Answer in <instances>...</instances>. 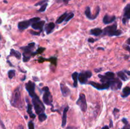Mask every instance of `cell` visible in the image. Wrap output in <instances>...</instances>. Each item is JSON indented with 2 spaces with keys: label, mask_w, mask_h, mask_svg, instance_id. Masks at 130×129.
Returning a JSON list of instances; mask_svg holds the SVG:
<instances>
[{
  "label": "cell",
  "mask_w": 130,
  "mask_h": 129,
  "mask_svg": "<svg viewBox=\"0 0 130 129\" xmlns=\"http://www.w3.org/2000/svg\"><path fill=\"white\" fill-rule=\"evenodd\" d=\"M102 49V50H104V48H100V47H98V49Z\"/></svg>",
  "instance_id": "obj_48"
},
{
  "label": "cell",
  "mask_w": 130,
  "mask_h": 129,
  "mask_svg": "<svg viewBox=\"0 0 130 129\" xmlns=\"http://www.w3.org/2000/svg\"><path fill=\"white\" fill-rule=\"evenodd\" d=\"M102 129H109V127H108V126H104V127H102Z\"/></svg>",
  "instance_id": "obj_45"
},
{
  "label": "cell",
  "mask_w": 130,
  "mask_h": 129,
  "mask_svg": "<svg viewBox=\"0 0 130 129\" xmlns=\"http://www.w3.org/2000/svg\"><path fill=\"white\" fill-rule=\"evenodd\" d=\"M45 50V47H40V48H38V49H37L36 52L33 53V56L36 55V54H41V53H43Z\"/></svg>",
  "instance_id": "obj_29"
},
{
  "label": "cell",
  "mask_w": 130,
  "mask_h": 129,
  "mask_svg": "<svg viewBox=\"0 0 130 129\" xmlns=\"http://www.w3.org/2000/svg\"><path fill=\"white\" fill-rule=\"evenodd\" d=\"M123 71L125 72V74H126L127 75L130 76V71H129V70H123Z\"/></svg>",
  "instance_id": "obj_39"
},
{
  "label": "cell",
  "mask_w": 130,
  "mask_h": 129,
  "mask_svg": "<svg viewBox=\"0 0 130 129\" xmlns=\"http://www.w3.org/2000/svg\"><path fill=\"white\" fill-rule=\"evenodd\" d=\"M45 61H49L53 65H55V66L57 65V58L55 57H51L49 59H45Z\"/></svg>",
  "instance_id": "obj_27"
},
{
  "label": "cell",
  "mask_w": 130,
  "mask_h": 129,
  "mask_svg": "<svg viewBox=\"0 0 130 129\" xmlns=\"http://www.w3.org/2000/svg\"><path fill=\"white\" fill-rule=\"evenodd\" d=\"M1 23H2V20H1V19L0 18V25L1 24Z\"/></svg>",
  "instance_id": "obj_49"
},
{
  "label": "cell",
  "mask_w": 130,
  "mask_h": 129,
  "mask_svg": "<svg viewBox=\"0 0 130 129\" xmlns=\"http://www.w3.org/2000/svg\"><path fill=\"white\" fill-rule=\"evenodd\" d=\"M74 17V14L73 13H69L67 15V18H66L65 20V22H69V21L70 20H71Z\"/></svg>",
  "instance_id": "obj_31"
},
{
  "label": "cell",
  "mask_w": 130,
  "mask_h": 129,
  "mask_svg": "<svg viewBox=\"0 0 130 129\" xmlns=\"http://www.w3.org/2000/svg\"><path fill=\"white\" fill-rule=\"evenodd\" d=\"M10 56H15L16 58H17L18 60H20L21 58V54L18 51H16V50H14V49H11L10 50Z\"/></svg>",
  "instance_id": "obj_23"
},
{
  "label": "cell",
  "mask_w": 130,
  "mask_h": 129,
  "mask_svg": "<svg viewBox=\"0 0 130 129\" xmlns=\"http://www.w3.org/2000/svg\"><path fill=\"white\" fill-rule=\"evenodd\" d=\"M55 27V25L54 23L51 22L49 23H48L45 27V30L46 32V34H50V33L53 32V30H54V28Z\"/></svg>",
  "instance_id": "obj_16"
},
{
  "label": "cell",
  "mask_w": 130,
  "mask_h": 129,
  "mask_svg": "<svg viewBox=\"0 0 130 129\" xmlns=\"http://www.w3.org/2000/svg\"><path fill=\"white\" fill-rule=\"evenodd\" d=\"M24 79H25V76H24V78H23L22 79V80H24Z\"/></svg>",
  "instance_id": "obj_47"
},
{
  "label": "cell",
  "mask_w": 130,
  "mask_h": 129,
  "mask_svg": "<svg viewBox=\"0 0 130 129\" xmlns=\"http://www.w3.org/2000/svg\"><path fill=\"white\" fill-rule=\"evenodd\" d=\"M34 47H35V43L34 42H31V43L29 44L28 46H27L21 47L20 49H22L23 51H24V52L30 53V52H32V49H33Z\"/></svg>",
  "instance_id": "obj_15"
},
{
  "label": "cell",
  "mask_w": 130,
  "mask_h": 129,
  "mask_svg": "<svg viewBox=\"0 0 130 129\" xmlns=\"http://www.w3.org/2000/svg\"><path fill=\"white\" fill-rule=\"evenodd\" d=\"M29 129H34V125L32 121H29L28 123Z\"/></svg>",
  "instance_id": "obj_33"
},
{
  "label": "cell",
  "mask_w": 130,
  "mask_h": 129,
  "mask_svg": "<svg viewBox=\"0 0 130 129\" xmlns=\"http://www.w3.org/2000/svg\"><path fill=\"white\" fill-rule=\"evenodd\" d=\"M47 6H48V3H45L44 5H43L41 6L40 9H39V11H40V12H44V11L46 10V9Z\"/></svg>",
  "instance_id": "obj_30"
},
{
  "label": "cell",
  "mask_w": 130,
  "mask_h": 129,
  "mask_svg": "<svg viewBox=\"0 0 130 129\" xmlns=\"http://www.w3.org/2000/svg\"><path fill=\"white\" fill-rule=\"evenodd\" d=\"M4 2H5V3H7V1H4Z\"/></svg>",
  "instance_id": "obj_50"
},
{
  "label": "cell",
  "mask_w": 130,
  "mask_h": 129,
  "mask_svg": "<svg viewBox=\"0 0 130 129\" xmlns=\"http://www.w3.org/2000/svg\"><path fill=\"white\" fill-rule=\"evenodd\" d=\"M112 127H113V123H112V120H110V127L112 128Z\"/></svg>",
  "instance_id": "obj_42"
},
{
  "label": "cell",
  "mask_w": 130,
  "mask_h": 129,
  "mask_svg": "<svg viewBox=\"0 0 130 129\" xmlns=\"http://www.w3.org/2000/svg\"><path fill=\"white\" fill-rule=\"evenodd\" d=\"M45 24V21L44 20H40L36 22H34L31 24L32 28L34 30H38L40 31H42L44 25Z\"/></svg>",
  "instance_id": "obj_12"
},
{
  "label": "cell",
  "mask_w": 130,
  "mask_h": 129,
  "mask_svg": "<svg viewBox=\"0 0 130 129\" xmlns=\"http://www.w3.org/2000/svg\"><path fill=\"white\" fill-rule=\"evenodd\" d=\"M48 1V0H42V1H41L37 3L35 5V6H40V5L42 6L43 5L46 3H47Z\"/></svg>",
  "instance_id": "obj_32"
},
{
  "label": "cell",
  "mask_w": 130,
  "mask_h": 129,
  "mask_svg": "<svg viewBox=\"0 0 130 129\" xmlns=\"http://www.w3.org/2000/svg\"><path fill=\"white\" fill-rule=\"evenodd\" d=\"M0 57H1V55H0Z\"/></svg>",
  "instance_id": "obj_52"
},
{
  "label": "cell",
  "mask_w": 130,
  "mask_h": 129,
  "mask_svg": "<svg viewBox=\"0 0 130 129\" xmlns=\"http://www.w3.org/2000/svg\"><path fill=\"white\" fill-rule=\"evenodd\" d=\"M69 110V107L67 106L66 108H65L64 112H63V116H62V127H65L67 123V111Z\"/></svg>",
  "instance_id": "obj_17"
},
{
  "label": "cell",
  "mask_w": 130,
  "mask_h": 129,
  "mask_svg": "<svg viewBox=\"0 0 130 129\" xmlns=\"http://www.w3.org/2000/svg\"><path fill=\"white\" fill-rule=\"evenodd\" d=\"M77 129L76 128H75V127H67V129Z\"/></svg>",
  "instance_id": "obj_46"
},
{
  "label": "cell",
  "mask_w": 130,
  "mask_h": 129,
  "mask_svg": "<svg viewBox=\"0 0 130 129\" xmlns=\"http://www.w3.org/2000/svg\"><path fill=\"white\" fill-rule=\"evenodd\" d=\"M117 25L116 23L107 26L104 28L102 32L104 36H109L110 37L112 36H119L122 34V31L117 29Z\"/></svg>",
  "instance_id": "obj_2"
},
{
  "label": "cell",
  "mask_w": 130,
  "mask_h": 129,
  "mask_svg": "<svg viewBox=\"0 0 130 129\" xmlns=\"http://www.w3.org/2000/svg\"><path fill=\"white\" fill-rule=\"evenodd\" d=\"M68 14H69V13H68L67 12H65V13H64L63 15L60 16V17H59V18L57 19V21H56V23H58V24H60L61 23H62L64 21H65V18H67V17Z\"/></svg>",
  "instance_id": "obj_25"
},
{
  "label": "cell",
  "mask_w": 130,
  "mask_h": 129,
  "mask_svg": "<svg viewBox=\"0 0 130 129\" xmlns=\"http://www.w3.org/2000/svg\"><path fill=\"white\" fill-rule=\"evenodd\" d=\"M89 84L95 87V89H98V90H104V89H108L109 88V85L107 83H104L102 84L98 83L95 82H89Z\"/></svg>",
  "instance_id": "obj_11"
},
{
  "label": "cell",
  "mask_w": 130,
  "mask_h": 129,
  "mask_svg": "<svg viewBox=\"0 0 130 129\" xmlns=\"http://www.w3.org/2000/svg\"><path fill=\"white\" fill-rule=\"evenodd\" d=\"M117 75L118 76L119 78H121L123 81H126L129 79V77L127 76L126 74H125L124 71H119V72H117Z\"/></svg>",
  "instance_id": "obj_18"
},
{
  "label": "cell",
  "mask_w": 130,
  "mask_h": 129,
  "mask_svg": "<svg viewBox=\"0 0 130 129\" xmlns=\"http://www.w3.org/2000/svg\"><path fill=\"white\" fill-rule=\"evenodd\" d=\"M76 104L80 107L81 111L83 112H86L87 110V102L86 99V96L83 93L79 94V98L77 99Z\"/></svg>",
  "instance_id": "obj_7"
},
{
  "label": "cell",
  "mask_w": 130,
  "mask_h": 129,
  "mask_svg": "<svg viewBox=\"0 0 130 129\" xmlns=\"http://www.w3.org/2000/svg\"><path fill=\"white\" fill-rule=\"evenodd\" d=\"M25 89L28 92L29 94L31 97L34 96L36 94L35 93V83L31 81H29L27 83L25 84Z\"/></svg>",
  "instance_id": "obj_10"
},
{
  "label": "cell",
  "mask_w": 130,
  "mask_h": 129,
  "mask_svg": "<svg viewBox=\"0 0 130 129\" xmlns=\"http://www.w3.org/2000/svg\"><path fill=\"white\" fill-rule=\"evenodd\" d=\"M106 83H107L112 90H114V91H117L118 89H121V87H122V82L119 78H114L113 79L107 81Z\"/></svg>",
  "instance_id": "obj_6"
},
{
  "label": "cell",
  "mask_w": 130,
  "mask_h": 129,
  "mask_svg": "<svg viewBox=\"0 0 130 129\" xmlns=\"http://www.w3.org/2000/svg\"><path fill=\"white\" fill-rule=\"evenodd\" d=\"M95 41H96V40L94 39H93V38H89L88 40V41L89 42H90V43H93V42H94Z\"/></svg>",
  "instance_id": "obj_37"
},
{
  "label": "cell",
  "mask_w": 130,
  "mask_h": 129,
  "mask_svg": "<svg viewBox=\"0 0 130 129\" xmlns=\"http://www.w3.org/2000/svg\"><path fill=\"white\" fill-rule=\"evenodd\" d=\"M130 20V3L128 4L125 6L123 11V17L122 19L123 24H126V23Z\"/></svg>",
  "instance_id": "obj_9"
},
{
  "label": "cell",
  "mask_w": 130,
  "mask_h": 129,
  "mask_svg": "<svg viewBox=\"0 0 130 129\" xmlns=\"http://www.w3.org/2000/svg\"><path fill=\"white\" fill-rule=\"evenodd\" d=\"M24 129V127H23L22 125H20L19 127H18V129Z\"/></svg>",
  "instance_id": "obj_44"
},
{
  "label": "cell",
  "mask_w": 130,
  "mask_h": 129,
  "mask_svg": "<svg viewBox=\"0 0 130 129\" xmlns=\"http://www.w3.org/2000/svg\"><path fill=\"white\" fill-rule=\"evenodd\" d=\"M85 15H86V17L88 18H89L90 20H95L94 17L93 16L92 14H91V13L90 7L87 6L86 8V9H85Z\"/></svg>",
  "instance_id": "obj_22"
},
{
  "label": "cell",
  "mask_w": 130,
  "mask_h": 129,
  "mask_svg": "<svg viewBox=\"0 0 130 129\" xmlns=\"http://www.w3.org/2000/svg\"><path fill=\"white\" fill-rule=\"evenodd\" d=\"M26 100L27 102V111L28 114L29 115V116H30L31 118H35L36 115H35L32 111V105L29 102L27 98H26Z\"/></svg>",
  "instance_id": "obj_19"
},
{
  "label": "cell",
  "mask_w": 130,
  "mask_h": 129,
  "mask_svg": "<svg viewBox=\"0 0 130 129\" xmlns=\"http://www.w3.org/2000/svg\"><path fill=\"white\" fill-rule=\"evenodd\" d=\"M130 95V87L127 86L125 87L124 89H123L122 91V94H121V96L123 98H126L127 97H128Z\"/></svg>",
  "instance_id": "obj_20"
},
{
  "label": "cell",
  "mask_w": 130,
  "mask_h": 129,
  "mask_svg": "<svg viewBox=\"0 0 130 129\" xmlns=\"http://www.w3.org/2000/svg\"><path fill=\"white\" fill-rule=\"evenodd\" d=\"M122 121L124 123L125 125H128V124H129L128 121L126 118H123V119H122Z\"/></svg>",
  "instance_id": "obj_35"
},
{
  "label": "cell",
  "mask_w": 130,
  "mask_h": 129,
  "mask_svg": "<svg viewBox=\"0 0 130 129\" xmlns=\"http://www.w3.org/2000/svg\"><path fill=\"white\" fill-rule=\"evenodd\" d=\"M70 1H71V0H63V2H64L65 5H67V4H68V3H69Z\"/></svg>",
  "instance_id": "obj_40"
},
{
  "label": "cell",
  "mask_w": 130,
  "mask_h": 129,
  "mask_svg": "<svg viewBox=\"0 0 130 129\" xmlns=\"http://www.w3.org/2000/svg\"><path fill=\"white\" fill-rule=\"evenodd\" d=\"M123 47H125V49H126L127 51H128L130 53V47L129 46V45H128V44H125V45L123 46Z\"/></svg>",
  "instance_id": "obj_36"
},
{
  "label": "cell",
  "mask_w": 130,
  "mask_h": 129,
  "mask_svg": "<svg viewBox=\"0 0 130 129\" xmlns=\"http://www.w3.org/2000/svg\"><path fill=\"white\" fill-rule=\"evenodd\" d=\"M126 43L128 45H130V37L128 38L126 41Z\"/></svg>",
  "instance_id": "obj_43"
},
{
  "label": "cell",
  "mask_w": 130,
  "mask_h": 129,
  "mask_svg": "<svg viewBox=\"0 0 130 129\" xmlns=\"http://www.w3.org/2000/svg\"><path fill=\"white\" fill-rule=\"evenodd\" d=\"M38 118H39V120L41 122H43L45 120L46 118H47V115H46L45 113H42L40 114L39 115V116H38Z\"/></svg>",
  "instance_id": "obj_26"
},
{
  "label": "cell",
  "mask_w": 130,
  "mask_h": 129,
  "mask_svg": "<svg viewBox=\"0 0 130 129\" xmlns=\"http://www.w3.org/2000/svg\"><path fill=\"white\" fill-rule=\"evenodd\" d=\"M11 104L13 107L22 108V101L21 97V87L19 86L14 90L11 99Z\"/></svg>",
  "instance_id": "obj_1"
},
{
  "label": "cell",
  "mask_w": 130,
  "mask_h": 129,
  "mask_svg": "<svg viewBox=\"0 0 130 129\" xmlns=\"http://www.w3.org/2000/svg\"><path fill=\"white\" fill-rule=\"evenodd\" d=\"M41 31H40V32H34V31H32V30H30V33L31 34H32V35H36V36H38V35H40V33H41Z\"/></svg>",
  "instance_id": "obj_34"
},
{
  "label": "cell",
  "mask_w": 130,
  "mask_h": 129,
  "mask_svg": "<svg viewBox=\"0 0 130 129\" xmlns=\"http://www.w3.org/2000/svg\"><path fill=\"white\" fill-rule=\"evenodd\" d=\"M32 101L33 105H34V110H35L36 114L40 115L42 113H44L45 110V106H44L43 103L41 102V101L40 100L39 97L37 95H35L34 96L32 97Z\"/></svg>",
  "instance_id": "obj_3"
},
{
  "label": "cell",
  "mask_w": 130,
  "mask_h": 129,
  "mask_svg": "<svg viewBox=\"0 0 130 129\" xmlns=\"http://www.w3.org/2000/svg\"><path fill=\"white\" fill-rule=\"evenodd\" d=\"M60 90L62 95L65 97L68 96L69 95L70 93V91L69 89L68 88L67 86L64 83H60Z\"/></svg>",
  "instance_id": "obj_14"
},
{
  "label": "cell",
  "mask_w": 130,
  "mask_h": 129,
  "mask_svg": "<svg viewBox=\"0 0 130 129\" xmlns=\"http://www.w3.org/2000/svg\"><path fill=\"white\" fill-rule=\"evenodd\" d=\"M1 36H0V40H1Z\"/></svg>",
  "instance_id": "obj_51"
},
{
  "label": "cell",
  "mask_w": 130,
  "mask_h": 129,
  "mask_svg": "<svg viewBox=\"0 0 130 129\" xmlns=\"http://www.w3.org/2000/svg\"><path fill=\"white\" fill-rule=\"evenodd\" d=\"M92 76V73L90 70H87L85 72H81L78 74V80L82 84H85L87 83V80L89 78Z\"/></svg>",
  "instance_id": "obj_8"
},
{
  "label": "cell",
  "mask_w": 130,
  "mask_h": 129,
  "mask_svg": "<svg viewBox=\"0 0 130 129\" xmlns=\"http://www.w3.org/2000/svg\"><path fill=\"white\" fill-rule=\"evenodd\" d=\"M116 17L114 15L110 16L109 15H105L103 18V22L104 24H109L114 22L115 20Z\"/></svg>",
  "instance_id": "obj_13"
},
{
  "label": "cell",
  "mask_w": 130,
  "mask_h": 129,
  "mask_svg": "<svg viewBox=\"0 0 130 129\" xmlns=\"http://www.w3.org/2000/svg\"><path fill=\"white\" fill-rule=\"evenodd\" d=\"M40 19L41 18L39 17H34V18H32L31 19H29L28 20H24L18 23V28L20 30H25V29L28 28L30 25H31L32 23L40 21Z\"/></svg>",
  "instance_id": "obj_4"
},
{
  "label": "cell",
  "mask_w": 130,
  "mask_h": 129,
  "mask_svg": "<svg viewBox=\"0 0 130 129\" xmlns=\"http://www.w3.org/2000/svg\"><path fill=\"white\" fill-rule=\"evenodd\" d=\"M72 78L73 79L74 81V87H77V81H78V73L76 72H74L73 74H72Z\"/></svg>",
  "instance_id": "obj_24"
},
{
  "label": "cell",
  "mask_w": 130,
  "mask_h": 129,
  "mask_svg": "<svg viewBox=\"0 0 130 129\" xmlns=\"http://www.w3.org/2000/svg\"><path fill=\"white\" fill-rule=\"evenodd\" d=\"M102 70V68H96V69H95V72H100Z\"/></svg>",
  "instance_id": "obj_41"
},
{
  "label": "cell",
  "mask_w": 130,
  "mask_h": 129,
  "mask_svg": "<svg viewBox=\"0 0 130 129\" xmlns=\"http://www.w3.org/2000/svg\"><path fill=\"white\" fill-rule=\"evenodd\" d=\"M43 91L45 92L43 96V100L45 104L48 106H51L53 102V98L51 93L50 92L49 89L48 87H44L43 88Z\"/></svg>",
  "instance_id": "obj_5"
},
{
  "label": "cell",
  "mask_w": 130,
  "mask_h": 129,
  "mask_svg": "<svg viewBox=\"0 0 130 129\" xmlns=\"http://www.w3.org/2000/svg\"><path fill=\"white\" fill-rule=\"evenodd\" d=\"M123 129H130V125L129 124L128 125H125V127H123Z\"/></svg>",
  "instance_id": "obj_38"
},
{
  "label": "cell",
  "mask_w": 130,
  "mask_h": 129,
  "mask_svg": "<svg viewBox=\"0 0 130 129\" xmlns=\"http://www.w3.org/2000/svg\"><path fill=\"white\" fill-rule=\"evenodd\" d=\"M102 32L103 30L100 28H93L90 30V33L91 34H92L93 36H98L102 35Z\"/></svg>",
  "instance_id": "obj_21"
},
{
  "label": "cell",
  "mask_w": 130,
  "mask_h": 129,
  "mask_svg": "<svg viewBox=\"0 0 130 129\" xmlns=\"http://www.w3.org/2000/svg\"><path fill=\"white\" fill-rule=\"evenodd\" d=\"M8 77L9 78L11 79L13 78V77H15V70H11L8 71Z\"/></svg>",
  "instance_id": "obj_28"
}]
</instances>
